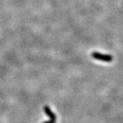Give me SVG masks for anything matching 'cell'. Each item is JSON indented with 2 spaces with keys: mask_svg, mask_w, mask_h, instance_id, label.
Returning a JSON list of instances; mask_svg holds the SVG:
<instances>
[{
  "mask_svg": "<svg viewBox=\"0 0 123 123\" xmlns=\"http://www.w3.org/2000/svg\"><path fill=\"white\" fill-rule=\"evenodd\" d=\"M92 57L96 60H100V61L106 62H111L112 61V57L110 55H106V54H102L99 52H93L91 54Z\"/></svg>",
  "mask_w": 123,
  "mask_h": 123,
  "instance_id": "6da1fadb",
  "label": "cell"
},
{
  "mask_svg": "<svg viewBox=\"0 0 123 123\" xmlns=\"http://www.w3.org/2000/svg\"><path fill=\"white\" fill-rule=\"evenodd\" d=\"M44 111H45L46 114L50 117V119L52 120V121H56V116H55V114L51 111V109H50L49 106L45 105V106L44 107Z\"/></svg>",
  "mask_w": 123,
  "mask_h": 123,
  "instance_id": "7a4b0ae2",
  "label": "cell"
},
{
  "mask_svg": "<svg viewBox=\"0 0 123 123\" xmlns=\"http://www.w3.org/2000/svg\"><path fill=\"white\" fill-rule=\"evenodd\" d=\"M55 122L56 121H52V120L50 119V121H49L44 122V123H55Z\"/></svg>",
  "mask_w": 123,
  "mask_h": 123,
  "instance_id": "3957f363",
  "label": "cell"
}]
</instances>
